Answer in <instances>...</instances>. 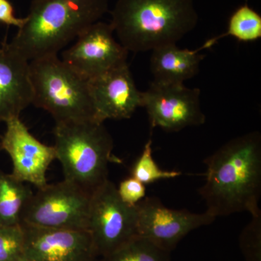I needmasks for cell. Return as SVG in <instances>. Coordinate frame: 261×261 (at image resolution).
Returning <instances> with one entry per match:
<instances>
[{
    "instance_id": "1",
    "label": "cell",
    "mask_w": 261,
    "mask_h": 261,
    "mask_svg": "<svg viewBox=\"0 0 261 261\" xmlns=\"http://www.w3.org/2000/svg\"><path fill=\"white\" fill-rule=\"evenodd\" d=\"M205 183L199 193L214 217L248 212L261 216V135L252 132L228 141L204 161Z\"/></svg>"
},
{
    "instance_id": "2",
    "label": "cell",
    "mask_w": 261,
    "mask_h": 261,
    "mask_svg": "<svg viewBox=\"0 0 261 261\" xmlns=\"http://www.w3.org/2000/svg\"><path fill=\"white\" fill-rule=\"evenodd\" d=\"M108 10L109 0H32L10 45L29 62L58 55Z\"/></svg>"
},
{
    "instance_id": "3",
    "label": "cell",
    "mask_w": 261,
    "mask_h": 261,
    "mask_svg": "<svg viewBox=\"0 0 261 261\" xmlns=\"http://www.w3.org/2000/svg\"><path fill=\"white\" fill-rule=\"evenodd\" d=\"M111 15L120 43L132 53L176 44L198 21L193 0H118Z\"/></svg>"
},
{
    "instance_id": "4",
    "label": "cell",
    "mask_w": 261,
    "mask_h": 261,
    "mask_svg": "<svg viewBox=\"0 0 261 261\" xmlns=\"http://www.w3.org/2000/svg\"><path fill=\"white\" fill-rule=\"evenodd\" d=\"M56 159L64 180L92 195L108 181L110 163L121 162L113 155L112 137L104 123L95 121L56 123Z\"/></svg>"
},
{
    "instance_id": "5",
    "label": "cell",
    "mask_w": 261,
    "mask_h": 261,
    "mask_svg": "<svg viewBox=\"0 0 261 261\" xmlns=\"http://www.w3.org/2000/svg\"><path fill=\"white\" fill-rule=\"evenodd\" d=\"M32 105L47 111L56 123L95 120L89 82L58 55L29 62Z\"/></svg>"
},
{
    "instance_id": "6",
    "label": "cell",
    "mask_w": 261,
    "mask_h": 261,
    "mask_svg": "<svg viewBox=\"0 0 261 261\" xmlns=\"http://www.w3.org/2000/svg\"><path fill=\"white\" fill-rule=\"evenodd\" d=\"M91 195L69 181L37 190L24 209L21 224L36 227L87 230Z\"/></svg>"
},
{
    "instance_id": "7",
    "label": "cell",
    "mask_w": 261,
    "mask_h": 261,
    "mask_svg": "<svg viewBox=\"0 0 261 261\" xmlns=\"http://www.w3.org/2000/svg\"><path fill=\"white\" fill-rule=\"evenodd\" d=\"M87 231L101 257L138 236L137 205L124 203L110 180L91 195Z\"/></svg>"
},
{
    "instance_id": "8",
    "label": "cell",
    "mask_w": 261,
    "mask_h": 261,
    "mask_svg": "<svg viewBox=\"0 0 261 261\" xmlns=\"http://www.w3.org/2000/svg\"><path fill=\"white\" fill-rule=\"evenodd\" d=\"M142 107L145 108L151 128L179 132L205 122L200 105V90L185 84L152 82L142 92Z\"/></svg>"
},
{
    "instance_id": "9",
    "label": "cell",
    "mask_w": 261,
    "mask_h": 261,
    "mask_svg": "<svg viewBox=\"0 0 261 261\" xmlns=\"http://www.w3.org/2000/svg\"><path fill=\"white\" fill-rule=\"evenodd\" d=\"M111 23L99 21L84 31L61 59L81 76L90 81L127 64L129 51L117 42Z\"/></svg>"
},
{
    "instance_id": "10",
    "label": "cell",
    "mask_w": 261,
    "mask_h": 261,
    "mask_svg": "<svg viewBox=\"0 0 261 261\" xmlns=\"http://www.w3.org/2000/svg\"><path fill=\"white\" fill-rule=\"evenodd\" d=\"M138 235L171 252L193 230L212 224L216 219L207 213L174 210L155 197H145L137 205Z\"/></svg>"
},
{
    "instance_id": "11",
    "label": "cell",
    "mask_w": 261,
    "mask_h": 261,
    "mask_svg": "<svg viewBox=\"0 0 261 261\" xmlns=\"http://www.w3.org/2000/svg\"><path fill=\"white\" fill-rule=\"evenodd\" d=\"M6 129L0 142V149L9 154L13 163L11 174L17 179L37 187L47 186L46 174L56 159L54 146L42 143L31 134L20 119L13 118L5 122Z\"/></svg>"
},
{
    "instance_id": "12",
    "label": "cell",
    "mask_w": 261,
    "mask_h": 261,
    "mask_svg": "<svg viewBox=\"0 0 261 261\" xmlns=\"http://www.w3.org/2000/svg\"><path fill=\"white\" fill-rule=\"evenodd\" d=\"M24 257L30 261H96L97 252L87 230L36 227L21 224Z\"/></svg>"
},
{
    "instance_id": "13",
    "label": "cell",
    "mask_w": 261,
    "mask_h": 261,
    "mask_svg": "<svg viewBox=\"0 0 261 261\" xmlns=\"http://www.w3.org/2000/svg\"><path fill=\"white\" fill-rule=\"evenodd\" d=\"M88 82L97 121L128 119L142 107V92L137 89L128 64Z\"/></svg>"
},
{
    "instance_id": "14",
    "label": "cell",
    "mask_w": 261,
    "mask_h": 261,
    "mask_svg": "<svg viewBox=\"0 0 261 261\" xmlns=\"http://www.w3.org/2000/svg\"><path fill=\"white\" fill-rule=\"evenodd\" d=\"M32 101L29 61L5 41L0 47V122L20 117Z\"/></svg>"
},
{
    "instance_id": "15",
    "label": "cell",
    "mask_w": 261,
    "mask_h": 261,
    "mask_svg": "<svg viewBox=\"0 0 261 261\" xmlns=\"http://www.w3.org/2000/svg\"><path fill=\"white\" fill-rule=\"evenodd\" d=\"M205 55L200 51L181 49L176 44H168L152 50L150 70L154 82L165 84H184L200 71Z\"/></svg>"
},
{
    "instance_id": "16",
    "label": "cell",
    "mask_w": 261,
    "mask_h": 261,
    "mask_svg": "<svg viewBox=\"0 0 261 261\" xmlns=\"http://www.w3.org/2000/svg\"><path fill=\"white\" fill-rule=\"evenodd\" d=\"M34 192L11 173L0 171V226L21 224L24 209Z\"/></svg>"
},
{
    "instance_id": "17",
    "label": "cell",
    "mask_w": 261,
    "mask_h": 261,
    "mask_svg": "<svg viewBox=\"0 0 261 261\" xmlns=\"http://www.w3.org/2000/svg\"><path fill=\"white\" fill-rule=\"evenodd\" d=\"M232 37L240 42H253L261 37V16L247 3L233 12L228 20L227 31L221 35L208 39L197 50L208 49L220 39Z\"/></svg>"
},
{
    "instance_id": "18",
    "label": "cell",
    "mask_w": 261,
    "mask_h": 261,
    "mask_svg": "<svg viewBox=\"0 0 261 261\" xmlns=\"http://www.w3.org/2000/svg\"><path fill=\"white\" fill-rule=\"evenodd\" d=\"M171 253L138 235L97 261H171Z\"/></svg>"
},
{
    "instance_id": "19",
    "label": "cell",
    "mask_w": 261,
    "mask_h": 261,
    "mask_svg": "<svg viewBox=\"0 0 261 261\" xmlns=\"http://www.w3.org/2000/svg\"><path fill=\"white\" fill-rule=\"evenodd\" d=\"M152 141L149 139L145 144L143 151L137 160L130 173L132 176L144 185L164 179H172L181 176V172L177 171H165L158 166L152 157Z\"/></svg>"
},
{
    "instance_id": "20",
    "label": "cell",
    "mask_w": 261,
    "mask_h": 261,
    "mask_svg": "<svg viewBox=\"0 0 261 261\" xmlns=\"http://www.w3.org/2000/svg\"><path fill=\"white\" fill-rule=\"evenodd\" d=\"M25 233L21 224L0 226V261H18L24 257Z\"/></svg>"
},
{
    "instance_id": "21",
    "label": "cell",
    "mask_w": 261,
    "mask_h": 261,
    "mask_svg": "<svg viewBox=\"0 0 261 261\" xmlns=\"http://www.w3.org/2000/svg\"><path fill=\"white\" fill-rule=\"evenodd\" d=\"M240 247L246 261H261V216L252 217L240 237Z\"/></svg>"
},
{
    "instance_id": "22",
    "label": "cell",
    "mask_w": 261,
    "mask_h": 261,
    "mask_svg": "<svg viewBox=\"0 0 261 261\" xmlns=\"http://www.w3.org/2000/svg\"><path fill=\"white\" fill-rule=\"evenodd\" d=\"M117 191L124 203L135 206L145 198L146 187L143 183L130 176L120 183L119 186L117 187Z\"/></svg>"
},
{
    "instance_id": "23",
    "label": "cell",
    "mask_w": 261,
    "mask_h": 261,
    "mask_svg": "<svg viewBox=\"0 0 261 261\" xmlns=\"http://www.w3.org/2000/svg\"><path fill=\"white\" fill-rule=\"evenodd\" d=\"M18 261H30L28 259L25 258V257H22V258L19 259Z\"/></svg>"
},
{
    "instance_id": "24",
    "label": "cell",
    "mask_w": 261,
    "mask_h": 261,
    "mask_svg": "<svg viewBox=\"0 0 261 261\" xmlns=\"http://www.w3.org/2000/svg\"><path fill=\"white\" fill-rule=\"evenodd\" d=\"M3 0H0V5H1L2 3H3Z\"/></svg>"
},
{
    "instance_id": "25",
    "label": "cell",
    "mask_w": 261,
    "mask_h": 261,
    "mask_svg": "<svg viewBox=\"0 0 261 261\" xmlns=\"http://www.w3.org/2000/svg\"><path fill=\"white\" fill-rule=\"evenodd\" d=\"M0 150H1V149H0Z\"/></svg>"
},
{
    "instance_id": "26",
    "label": "cell",
    "mask_w": 261,
    "mask_h": 261,
    "mask_svg": "<svg viewBox=\"0 0 261 261\" xmlns=\"http://www.w3.org/2000/svg\"><path fill=\"white\" fill-rule=\"evenodd\" d=\"M96 261H97V260H96Z\"/></svg>"
}]
</instances>
